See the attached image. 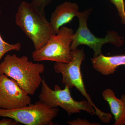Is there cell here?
Masks as SVG:
<instances>
[{"instance_id": "cell-5", "label": "cell", "mask_w": 125, "mask_h": 125, "mask_svg": "<svg viewBox=\"0 0 125 125\" xmlns=\"http://www.w3.org/2000/svg\"><path fill=\"white\" fill-rule=\"evenodd\" d=\"M42 88L39 98V101L52 108H62L69 116L74 113H80L81 111L87 112L92 115L95 114L93 106L87 100L78 101L74 100L71 94L70 89L65 86L62 89L57 85L52 90L48 85L45 79H42Z\"/></svg>"}, {"instance_id": "cell-1", "label": "cell", "mask_w": 125, "mask_h": 125, "mask_svg": "<svg viewBox=\"0 0 125 125\" xmlns=\"http://www.w3.org/2000/svg\"><path fill=\"white\" fill-rule=\"evenodd\" d=\"M15 22L32 40L35 51L44 46L51 36L56 34L46 18L45 10L32 2H21L15 14Z\"/></svg>"}, {"instance_id": "cell-7", "label": "cell", "mask_w": 125, "mask_h": 125, "mask_svg": "<svg viewBox=\"0 0 125 125\" xmlns=\"http://www.w3.org/2000/svg\"><path fill=\"white\" fill-rule=\"evenodd\" d=\"M58 108H52L39 101L13 109L0 108V116L12 118L27 125H52L58 113Z\"/></svg>"}, {"instance_id": "cell-17", "label": "cell", "mask_w": 125, "mask_h": 125, "mask_svg": "<svg viewBox=\"0 0 125 125\" xmlns=\"http://www.w3.org/2000/svg\"><path fill=\"white\" fill-rule=\"evenodd\" d=\"M121 99L123 100V101H124V103H125V94H122L121 96Z\"/></svg>"}, {"instance_id": "cell-3", "label": "cell", "mask_w": 125, "mask_h": 125, "mask_svg": "<svg viewBox=\"0 0 125 125\" xmlns=\"http://www.w3.org/2000/svg\"><path fill=\"white\" fill-rule=\"evenodd\" d=\"M74 51L72 60L69 63L55 62L54 65L55 72L62 75V83L70 89L75 87L83 94L90 104L93 106L96 114L102 122L105 123L110 122L111 115L104 112L99 109L92 102V99L87 93L85 89L81 71V66L85 60V54L83 48L76 49Z\"/></svg>"}, {"instance_id": "cell-8", "label": "cell", "mask_w": 125, "mask_h": 125, "mask_svg": "<svg viewBox=\"0 0 125 125\" xmlns=\"http://www.w3.org/2000/svg\"><path fill=\"white\" fill-rule=\"evenodd\" d=\"M29 94L17 82L4 74H0V108L17 109L31 103Z\"/></svg>"}, {"instance_id": "cell-4", "label": "cell", "mask_w": 125, "mask_h": 125, "mask_svg": "<svg viewBox=\"0 0 125 125\" xmlns=\"http://www.w3.org/2000/svg\"><path fill=\"white\" fill-rule=\"evenodd\" d=\"M74 34L73 29L62 26L57 33L51 36L44 46L33 52V61L69 63L73 58L74 51L71 46Z\"/></svg>"}, {"instance_id": "cell-12", "label": "cell", "mask_w": 125, "mask_h": 125, "mask_svg": "<svg viewBox=\"0 0 125 125\" xmlns=\"http://www.w3.org/2000/svg\"><path fill=\"white\" fill-rule=\"evenodd\" d=\"M1 11L0 9V16ZM21 48V44L18 42L14 44H11L5 42L0 34V61L5 54L11 51L19 52Z\"/></svg>"}, {"instance_id": "cell-11", "label": "cell", "mask_w": 125, "mask_h": 125, "mask_svg": "<svg viewBox=\"0 0 125 125\" xmlns=\"http://www.w3.org/2000/svg\"><path fill=\"white\" fill-rule=\"evenodd\" d=\"M104 99L108 103L115 118L114 125H125V105L122 99L116 97L114 91L107 88L103 91Z\"/></svg>"}, {"instance_id": "cell-2", "label": "cell", "mask_w": 125, "mask_h": 125, "mask_svg": "<svg viewBox=\"0 0 125 125\" xmlns=\"http://www.w3.org/2000/svg\"><path fill=\"white\" fill-rule=\"evenodd\" d=\"M45 69L42 64L29 61L27 56L7 55L0 63V74L13 79L29 95H33L42 83L41 77Z\"/></svg>"}, {"instance_id": "cell-9", "label": "cell", "mask_w": 125, "mask_h": 125, "mask_svg": "<svg viewBox=\"0 0 125 125\" xmlns=\"http://www.w3.org/2000/svg\"><path fill=\"white\" fill-rule=\"evenodd\" d=\"M79 10L76 3L69 1H65L56 7L50 19V23L56 34L63 25L69 23L75 16L77 17Z\"/></svg>"}, {"instance_id": "cell-6", "label": "cell", "mask_w": 125, "mask_h": 125, "mask_svg": "<svg viewBox=\"0 0 125 125\" xmlns=\"http://www.w3.org/2000/svg\"><path fill=\"white\" fill-rule=\"evenodd\" d=\"M92 10L88 9L83 12H79L77 17L79 26L74 34L71 48L72 51H74L80 45H86L94 50L95 57L102 54V47L104 44L110 43L115 46L120 47L123 45L124 39L114 31H107V34L104 38H99L92 33L87 25V20Z\"/></svg>"}, {"instance_id": "cell-13", "label": "cell", "mask_w": 125, "mask_h": 125, "mask_svg": "<svg viewBox=\"0 0 125 125\" xmlns=\"http://www.w3.org/2000/svg\"><path fill=\"white\" fill-rule=\"evenodd\" d=\"M116 7L118 14L121 19V22L125 24V3L124 0H109Z\"/></svg>"}, {"instance_id": "cell-15", "label": "cell", "mask_w": 125, "mask_h": 125, "mask_svg": "<svg viewBox=\"0 0 125 125\" xmlns=\"http://www.w3.org/2000/svg\"><path fill=\"white\" fill-rule=\"evenodd\" d=\"M52 0H33L32 3L39 8L45 10L46 7L51 4Z\"/></svg>"}, {"instance_id": "cell-10", "label": "cell", "mask_w": 125, "mask_h": 125, "mask_svg": "<svg viewBox=\"0 0 125 125\" xmlns=\"http://www.w3.org/2000/svg\"><path fill=\"white\" fill-rule=\"evenodd\" d=\"M94 69L105 75L112 74L118 66H125V55L107 56L101 54L91 59Z\"/></svg>"}, {"instance_id": "cell-14", "label": "cell", "mask_w": 125, "mask_h": 125, "mask_svg": "<svg viewBox=\"0 0 125 125\" xmlns=\"http://www.w3.org/2000/svg\"><path fill=\"white\" fill-rule=\"evenodd\" d=\"M67 124L70 125H100L98 123H92L86 119H80L78 118L76 120L69 121Z\"/></svg>"}, {"instance_id": "cell-16", "label": "cell", "mask_w": 125, "mask_h": 125, "mask_svg": "<svg viewBox=\"0 0 125 125\" xmlns=\"http://www.w3.org/2000/svg\"><path fill=\"white\" fill-rule=\"evenodd\" d=\"M0 120V125H19L20 123L12 118L6 117Z\"/></svg>"}]
</instances>
